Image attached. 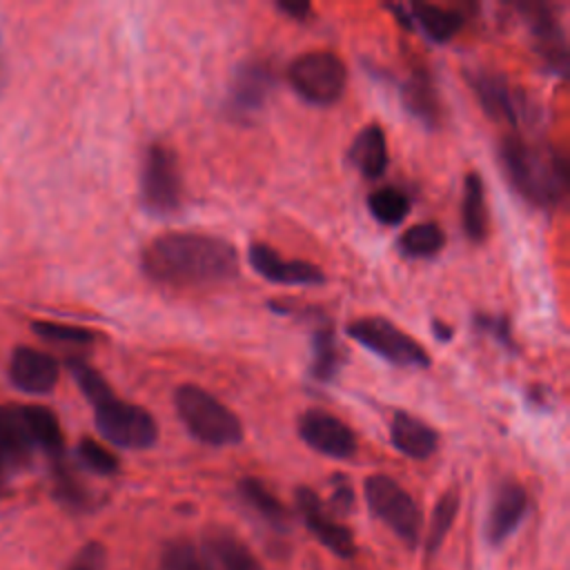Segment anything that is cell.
<instances>
[{
  "label": "cell",
  "mask_w": 570,
  "mask_h": 570,
  "mask_svg": "<svg viewBox=\"0 0 570 570\" xmlns=\"http://www.w3.org/2000/svg\"><path fill=\"white\" fill-rule=\"evenodd\" d=\"M472 91L476 94L483 111L494 120H508L517 127L523 118L532 114V107L523 91L514 89L508 78L499 71H485L479 69L470 73Z\"/></svg>",
  "instance_id": "10"
},
{
  "label": "cell",
  "mask_w": 570,
  "mask_h": 570,
  "mask_svg": "<svg viewBox=\"0 0 570 570\" xmlns=\"http://www.w3.org/2000/svg\"><path fill=\"white\" fill-rule=\"evenodd\" d=\"M330 505H332V512L338 514V517H345V514L352 512V508H354V492H352L350 483L338 479V483L332 490Z\"/></svg>",
  "instance_id": "35"
},
{
  "label": "cell",
  "mask_w": 570,
  "mask_h": 570,
  "mask_svg": "<svg viewBox=\"0 0 570 570\" xmlns=\"http://www.w3.org/2000/svg\"><path fill=\"white\" fill-rule=\"evenodd\" d=\"M276 7L287 13L289 18H296V20H305L307 13H309V2H303V0H285V2H276Z\"/></svg>",
  "instance_id": "36"
},
{
  "label": "cell",
  "mask_w": 570,
  "mask_h": 570,
  "mask_svg": "<svg viewBox=\"0 0 570 570\" xmlns=\"http://www.w3.org/2000/svg\"><path fill=\"white\" fill-rule=\"evenodd\" d=\"M287 80L307 102L332 105L343 96L347 69L332 51H307L289 62Z\"/></svg>",
  "instance_id": "5"
},
{
  "label": "cell",
  "mask_w": 570,
  "mask_h": 570,
  "mask_svg": "<svg viewBox=\"0 0 570 570\" xmlns=\"http://www.w3.org/2000/svg\"><path fill=\"white\" fill-rule=\"evenodd\" d=\"M238 492L245 499L247 505H252L269 525L274 528H287L289 523V512L287 508L254 476H245L238 483Z\"/></svg>",
  "instance_id": "25"
},
{
  "label": "cell",
  "mask_w": 570,
  "mask_h": 570,
  "mask_svg": "<svg viewBox=\"0 0 570 570\" xmlns=\"http://www.w3.org/2000/svg\"><path fill=\"white\" fill-rule=\"evenodd\" d=\"M432 332H434V336H436L439 341H450V336H452V327L445 325L443 321H434V323H432Z\"/></svg>",
  "instance_id": "37"
},
{
  "label": "cell",
  "mask_w": 570,
  "mask_h": 570,
  "mask_svg": "<svg viewBox=\"0 0 570 570\" xmlns=\"http://www.w3.org/2000/svg\"><path fill=\"white\" fill-rule=\"evenodd\" d=\"M272 87L274 73L265 62H245L234 76L227 105L234 114L249 116L252 111H258L265 105V98Z\"/></svg>",
  "instance_id": "16"
},
{
  "label": "cell",
  "mask_w": 570,
  "mask_h": 570,
  "mask_svg": "<svg viewBox=\"0 0 570 570\" xmlns=\"http://www.w3.org/2000/svg\"><path fill=\"white\" fill-rule=\"evenodd\" d=\"M33 441L24 425L22 405H2L0 407V454L16 472L31 463L33 456Z\"/></svg>",
  "instance_id": "18"
},
{
  "label": "cell",
  "mask_w": 570,
  "mask_h": 570,
  "mask_svg": "<svg viewBox=\"0 0 570 570\" xmlns=\"http://www.w3.org/2000/svg\"><path fill=\"white\" fill-rule=\"evenodd\" d=\"M298 436L307 448L332 459H350L356 452V436L352 428L318 407H312L298 416Z\"/></svg>",
  "instance_id": "9"
},
{
  "label": "cell",
  "mask_w": 570,
  "mask_h": 570,
  "mask_svg": "<svg viewBox=\"0 0 570 570\" xmlns=\"http://www.w3.org/2000/svg\"><path fill=\"white\" fill-rule=\"evenodd\" d=\"M165 570H216L207 554L187 541L171 543L163 557Z\"/></svg>",
  "instance_id": "31"
},
{
  "label": "cell",
  "mask_w": 570,
  "mask_h": 570,
  "mask_svg": "<svg viewBox=\"0 0 570 570\" xmlns=\"http://www.w3.org/2000/svg\"><path fill=\"white\" fill-rule=\"evenodd\" d=\"M200 550L207 554L216 570H263L249 548L225 530L207 532Z\"/></svg>",
  "instance_id": "19"
},
{
  "label": "cell",
  "mask_w": 570,
  "mask_h": 570,
  "mask_svg": "<svg viewBox=\"0 0 570 570\" xmlns=\"http://www.w3.org/2000/svg\"><path fill=\"white\" fill-rule=\"evenodd\" d=\"M410 196L392 185L379 187L367 196V209L381 225H399L410 214Z\"/></svg>",
  "instance_id": "27"
},
{
  "label": "cell",
  "mask_w": 570,
  "mask_h": 570,
  "mask_svg": "<svg viewBox=\"0 0 570 570\" xmlns=\"http://www.w3.org/2000/svg\"><path fill=\"white\" fill-rule=\"evenodd\" d=\"M474 325L476 330H481L483 334H492L497 341H501L508 347H514L512 343V330H510V321L505 316H497V314H474Z\"/></svg>",
  "instance_id": "34"
},
{
  "label": "cell",
  "mask_w": 570,
  "mask_h": 570,
  "mask_svg": "<svg viewBox=\"0 0 570 570\" xmlns=\"http://www.w3.org/2000/svg\"><path fill=\"white\" fill-rule=\"evenodd\" d=\"M249 265L256 274L272 283L281 285H321L325 274L318 265L298 261V258H283L278 252L265 243H252L247 249Z\"/></svg>",
  "instance_id": "13"
},
{
  "label": "cell",
  "mask_w": 570,
  "mask_h": 570,
  "mask_svg": "<svg viewBox=\"0 0 570 570\" xmlns=\"http://www.w3.org/2000/svg\"><path fill=\"white\" fill-rule=\"evenodd\" d=\"M76 454H78L80 463H82L87 470H91V472H96V474H102V476L116 474L118 468H120L116 454H114L111 450H107L105 445H100L98 441H94V439H82V441L78 443Z\"/></svg>",
  "instance_id": "32"
},
{
  "label": "cell",
  "mask_w": 570,
  "mask_h": 570,
  "mask_svg": "<svg viewBox=\"0 0 570 570\" xmlns=\"http://www.w3.org/2000/svg\"><path fill=\"white\" fill-rule=\"evenodd\" d=\"M22 416L33 448L42 450L58 463L65 452V436L58 416L45 405H22Z\"/></svg>",
  "instance_id": "22"
},
{
  "label": "cell",
  "mask_w": 570,
  "mask_h": 570,
  "mask_svg": "<svg viewBox=\"0 0 570 570\" xmlns=\"http://www.w3.org/2000/svg\"><path fill=\"white\" fill-rule=\"evenodd\" d=\"M11 383L27 394H47L60 379V365L53 356L36 347H16L9 361Z\"/></svg>",
  "instance_id": "14"
},
{
  "label": "cell",
  "mask_w": 570,
  "mask_h": 570,
  "mask_svg": "<svg viewBox=\"0 0 570 570\" xmlns=\"http://www.w3.org/2000/svg\"><path fill=\"white\" fill-rule=\"evenodd\" d=\"M365 501L376 519L392 528L405 543H416L423 517L416 501L387 474H372L363 485Z\"/></svg>",
  "instance_id": "8"
},
{
  "label": "cell",
  "mask_w": 570,
  "mask_h": 570,
  "mask_svg": "<svg viewBox=\"0 0 570 570\" xmlns=\"http://www.w3.org/2000/svg\"><path fill=\"white\" fill-rule=\"evenodd\" d=\"M94 423L102 439L125 450H147L158 441L156 419L140 405L118 399L114 392L91 401Z\"/></svg>",
  "instance_id": "4"
},
{
  "label": "cell",
  "mask_w": 570,
  "mask_h": 570,
  "mask_svg": "<svg viewBox=\"0 0 570 570\" xmlns=\"http://www.w3.org/2000/svg\"><path fill=\"white\" fill-rule=\"evenodd\" d=\"M528 510V494L521 483L503 481L492 499L488 521H485V539L492 546H501L521 523Z\"/></svg>",
  "instance_id": "15"
},
{
  "label": "cell",
  "mask_w": 570,
  "mask_h": 570,
  "mask_svg": "<svg viewBox=\"0 0 570 570\" xmlns=\"http://www.w3.org/2000/svg\"><path fill=\"white\" fill-rule=\"evenodd\" d=\"M350 160L365 178H379L387 169V140L381 125H365L350 145Z\"/></svg>",
  "instance_id": "20"
},
{
  "label": "cell",
  "mask_w": 570,
  "mask_h": 570,
  "mask_svg": "<svg viewBox=\"0 0 570 570\" xmlns=\"http://www.w3.org/2000/svg\"><path fill=\"white\" fill-rule=\"evenodd\" d=\"M174 407L187 432L205 445H236L243 439L240 419L196 383H183L174 390Z\"/></svg>",
  "instance_id": "3"
},
{
  "label": "cell",
  "mask_w": 570,
  "mask_h": 570,
  "mask_svg": "<svg viewBox=\"0 0 570 570\" xmlns=\"http://www.w3.org/2000/svg\"><path fill=\"white\" fill-rule=\"evenodd\" d=\"M445 245V234L436 223H416L399 238V249L407 258H430Z\"/></svg>",
  "instance_id": "26"
},
{
  "label": "cell",
  "mask_w": 570,
  "mask_h": 570,
  "mask_svg": "<svg viewBox=\"0 0 570 570\" xmlns=\"http://www.w3.org/2000/svg\"><path fill=\"white\" fill-rule=\"evenodd\" d=\"M105 566H107V552L102 543L89 541L76 552V557L69 561L65 570H105Z\"/></svg>",
  "instance_id": "33"
},
{
  "label": "cell",
  "mask_w": 570,
  "mask_h": 570,
  "mask_svg": "<svg viewBox=\"0 0 570 570\" xmlns=\"http://www.w3.org/2000/svg\"><path fill=\"white\" fill-rule=\"evenodd\" d=\"M140 198L151 214H174L183 203V178L171 147L151 142L140 167Z\"/></svg>",
  "instance_id": "7"
},
{
  "label": "cell",
  "mask_w": 570,
  "mask_h": 570,
  "mask_svg": "<svg viewBox=\"0 0 570 570\" xmlns=\"http://www.w3.org/2000/svg\"><path fill=\"white\" fill-rule=\"evenodd\" d=\"M459 492L456 490H448L441 494V499L436 501L432 517H430V525H428V537H425V550L428 552H436L445 539V534L450 532L454 517L459 512Z\"/></svg>",
  "instance_id": "29"
},
{
  "label": "cell",
  "mask_w": 570,
  "mask_h": 570,
  "mask_svg": "<svg viewBox=\"0 0 570 570\" xmlns=\"http://www.w3.org/2000/svg\"><path fill=\"white\" fill-rule=\"evenodd\" d=\"M501 169L512 189L537 207H557L568 191V167L554 149H541L519 136H505L499 145Z\"/></svg>",
  "instance_id": "2"
},
{
  "label": "cell",
  "mask_w": 570,
  "mask_h": 570,
  "mask_svg": "<svg viewBox=\"0 0 570 570\" xmlns=\"http://www.w3.org/2000/svg\"><path fill=\"white\" fill-rule=\"evenodd\" d=\"M314 352H312V376L316 381H332L338 372L343 356L336 343V334L332 327H321L314 332Z\"/></svg>",
  "instance_id": "28"
},
{
  "label": "cell",
  "mask_w": 570,
  "mask_h": 570,
  "mask_svg": "<svg viewBox=\"0 0 570 570\" xmlns=\"http://www.w3.org/2000/svg\"><path fill=\"white\" fill-rule=\"evenodd\" d=\"M390 441L410 459H428L439 448V432L423 419L405 410H396L390 423Z\"/></svg>",
  "instance_id": "17"
},
{
  "label": "cell",
  "mask_w": 570,
  "mask_h": 570,
  "mask_svg": "<svg viewBox=\"0 0 570 570\" xmlns=\"http://www.w3.org/2000/svg\"><path fill=\"white\" fill-rule=\"evenodd\" d=\"M519 11L523 13L530 36L534 38L537 53L546 60V65L557 71L566 73L568 69V45L566 33L554 16L552 7L546 2H521Z\"/></svg>",
  "instance_id": "11"
},
{
  "label": "cell",
  "mask_w": 570,
  "mask_h": 570,
  "mask_svg": "<svg viewBox=\"0 0 570 570\" xmlns=\"http://www.w3.org/2000/svg\"><path fill=\"white\" fill-rule=\"evenodd\" d=\"M403 102L410 114H414L425 127H436L441 122V100L432 76L425 69L412 71L403 85Z\"/></svg>",
  "instance_id": "23"
},
{
  "label": "cell",
  "mask_w": 570,
  "mask_h": 570,
  "mask_svg": "<svg viewBox=\"0 0 570 570\" xmlns=\"http://www.w3.org/2000/svg\"><path fill=\"white\" fill-rule=\"evenodd\" d=\"M140 267L147 278L165 287H205L238 274V252L212 234L167 232L145 245Z\"/></svg>",
  "instance_id": "1"
},
{
  "label": "cell",
  "mask_w": 570,
  "mask_h": 570,
  "mask_svg": "<svg viewBox=\"0 0 570 570\" xmlns=\"http://www.w3.org/2000/svg\"><path fill=\"white\" fill-rule=\"evenodd\" d=\"M461 225L465 236L472 243H483L490 232V214L485 203V185L476 171H470L463 178V198H461Z\"/></svg>",
  "instance_id": "21"
},
{
  "label": "cell",
  "mask_w": 570,
  "mask_h": 570,
  "mask_svg": "<svg viewBox=\"0 0 570 570\" xmlns=\"http://www.w3.org/2000/svg\"><path fill=\"white\" fill-rule=\"evenodd\" d=\"M347 336L365 350L399 367H428L425 347L383 316H363L345 327Z\"/></svg>",
  "instance_id": "6"
},
{
  "label": "cell",
  "mask_w": 570,
  "mask_h": 570,
  "mask_svg": "<svg viewBox=\"0 0 570 570\" xmlns=\"http://www.w3.org/2000/svg\"><path fill=\"white\" fill-rule=\"evenodd\" d=\"M412 18L434 42H448L463 27V13L432 2H414Z\"/></svg>",
  "instance_id": "24"
},
{
  "label": "cell",
  "mask_w": 570,
  "mask_h": 570,
  "mask_svg": "<svg viewBox=\"0 0 570 570\" xmlns=\"http://www.w3.org/2000/svg\"><path fill=\"white\" fill-rule=\"evenodd\" d=\"M31 330L51 343H65V345H91L96 341V334L87 327L78 325H65V323H53V321H36Z\"/></svg>",
  "instance_id": "30"
},
{
  "label": "cell",
  "mask_w": 570,
  "mask_h": 570,
  "mask_svg": "<svg viewBox=\"0 0 570 570\" xmlns=\"http://www.w3.org/2000/svg\"><path fill=\"white\" fill-rule=\"evenodd\" d=\"M13 470L9 468V463L2 459V454H0V494H4V490H7V483H9V474H11Z\"/></svg>",
  "instance_id": "38"
},
{
  "label": "cell",
  "mask_w": 570,
  "mask_h": 570,
  "mask_svg": "<svg viewBox=\"0 0 570 570\" xmlns=\"http://www.w3.org/2000/svg\"><path fill=\"white\" fill-rule=\"evenodd\" d=\"M296 505H298V512L307 525V530L327 548L332 550L334 554L338 557H354L356 552V543H354V534L350 528H345L341 521L332 519L321 499L316 497L314 490L309 488H298L296 490Z\"/></svg>",
  "instance_id": "12"
}]
</instances>
